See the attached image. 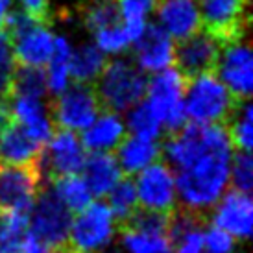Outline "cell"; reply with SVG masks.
I'll return each instance as SVG.
<instances>
[{
  "instance_id": "obj_1",
  "label": "cell",
  "mask_w": 253,
  "mask_h": 253,
  "mask_svg": "<svg viewBox=\"0 0 253 253\" xmlns=\"http://www.w3.org/2000/svg\"><path fill=\"white\" fill-rule=\"evenodd\" d=\"M229 161L231 150H211L177 170L176 192L181 207L200 214L211 209L229 183Z\"/></svg>"
},
{
  "instance_id": "obj_2",
  "label": "cell",
  "mask_w": 253,
  "mask_h": 253,
  "mask_svg": "<svg viewBox=\"0 0 253 253\" xmlns=\"http://www.w3.org/2000/svg\"><path fill=\"white\" fill-rule=\"evenodd\" d=\"M148 78L129 59H107L98 80L92 84L102 109L115 113L127 111L146 94Z\"/></svg>"
},
{
  "instance_id": "obj_3",
  "label": "cell",
  "mask_w": 253,
  "mask_h": 253,
  "mask_svg": "<svg viewBox=\"0 0 253 253\" xmlns=\"http://www.w3.org/2000/svg\"><path fill=\"white\" fill-rule=\"evenodd\" d=\"M239 102L212 71L187 80L183 106L187 119L196 124H224Z\"/></svg>"
},
{
  "instance_id": "obj_4",
  "label": "cell",
  "mask_w": 253,
  "mask_h": 253,
  "mask_svg": "<svg viewBox=\"0 0 253 253\" xmlns=\"http://www.w3.org/2000/svg\"><path fill=\"white\" fill-rule=\"evenodd\" d=\"M119 235L124 253H174L170 212L139 207L126 222L119 224Z\"/></svg>"
},
{
  "instance_id": "obj_5",
  "label": "cell",
  "mask_w": 253,
  "mask_h": 253,
  "mask_svg": "<svg viewBox=\"0 0 253 253\" xmlns=\"http://www.w3.org/2000/svg\"><path fill=\"white\" fill-rule=\"evenodd\" d=\"M185 85H187V78L176 67H169L161 72H155L148 80L146 104L159 119L161 126L167 127L169 133H176L187 124V115L183 106Z\"/></svg>"
},
{
  "instance_id": "obj_6",
  "label": "cell",
  "mask_w": 253,
  "mask_h": 253,
  "mask_svg": "<svg viewBox=\"0 0 253 253\" xmlns=\"http://www.w3.org/2000/svg\"><path fill=\"white\" fill-rule=\"evenodd\" d=\"M117 231V222L109 205L91 202L82 211L74 212L69 229V250L78 253H102Z\"/></svg>"
},
{
  "instance_id": "obj_7",
  "label": "cell",
  "mask_w": 253,
  "mask_h": 253,
  "mask_svg": "<svg viewBox=\"0 0 253 253\" xmlns=\"http://www.w3.org/2000/svg\"><path fill=\"white\" fill-rule=\"evenodd\" d=\"M72 212L65 207L52 190H39L28 212V229L39 242L56 252L69 250V229Z\"/></svg>"
},
{
  "instance_id": "obj_8",
  "label": "cell",
  "mask_w": 253,
  "mask_h": 253,
  "mask_svg": "<svg viewBox=\"0 0 253 253\" xmlns=\"http://www.w3.org/2000/svg\"><path fill=\"white\" fill-rule=\"evenodd\" d=\"M202 28L220 44L242 39L250 26V0H194Z\"/></svg>"
},
{
  "instance_id": "obj_9",
  "label": "cell",
  "mask_w": 253,
  "mask_h": 253,
  "mask_svg": "<svg viewBox=\"0 0 253 253\" xmlns=\"http://www.w3.org/2000/svg\"><path fill=\"white\" fill-rule=\"evenodd\" d=\"M102 111L100 100L92 85L74 84L69 85L56 102L50 106V115L54 126L67 131H84Z\"/></svg>"
},
{
  "instance_id": "obj_10",
  "label": "cell",
  "mask_w": 253,
  "mask_h": 253,
  "mask_svg": "<svg viewBox=\"0 0 253 253\" xmlns=\"http://www.w3.org/2000/svg\"><path fill=\"white\" fill-rule=\"evenodd\" d=\"M212 72L237 100H250L253 91V56L242 39L220 44Z\"/></svg>"
},
{
  "instance_id": "obj_11",
  "label": "cell",
  "mask_w": 253,
  "mask_h": 253,
  "mask_svg": "<svg viewBox=\"0 0 253 253\" xmlns=\"http://www.w3.org/2000/svg\"><path fill=\"white\" fill-rule=\"evenodd\" d=\"M42 177L37 165H6L0 163V211L30 212Z\"/></svg>"
},
{
  "instance_id": "obj_12",
  "label": "cell",
  "mask_w": 253,
  "mask_h": 253,
  "mask_svg": "<svg viewBox=\"0 0 253 253\" xmlns=\"http://www.w3.org/2000/svg\"><path fill=\"white\" fill-rule=\"evenodd\" d=\"M135 190L139 207L148 211L172 212L177 205L176 174L165 161H154L137 172Z\"/></svg>"
},
{
  "instance_id": "obj_13",
  "label": "cell",
  "mask_w": 253,
  "mask_h": 253,
  "mask_svg": "<svg viewBox=\"0 0 253 253\" xmlns=\"http://www.w3.org/2000/svg\"><path fill=\"white\" fill-rule=\"evenodd\" d=\"M85 161V148L74 131L67 129H54L46 144L42 146L41 157H39V172L44 181L54 179L59 176L69 174H80Z\"/></svg>"
},
{
  "instance_id": "obj_14",
  "label": "cell",
  "mask_w": 253,
  "mask_h": 253,
  "mask_svg": "<svg viewBox=\"0 0 253 253\" xmlns=\"http://www.w3.org/2000/svg\"><path fill=\"white\" fill-rule=\"evenodd\" d=\"M218 52H220V42L204 28H200L196 34L177 41L174 46L172 67H176L183 76L190 80L198 74L212 71L216 65Z\"/></svg>"
},
{
  "instance_id": "obj_15",
  "label": "cell",
  "mask_w": 253,
  "mask_h": 253,
  "mask_svg": "<svg viewBox=\"0 0 253 253\" xmlns=\"http://www.w3.org/2000/svg\"><path fill=\"white\" fill-rule=\"evenodd\" d=\"M212 207V225L227 231L235 239L248 240L252 237L253 204L250 192L231 189L227 194H222Z\"/></svg>"
},
{
  "instance_id": "obj_16",
  "label": "cell",
  "mask_w": 253,
  "mask_h": 253,
  "mask_svg": "<svg viewBox=\"0 0 253 253\" xmlns=\"http://www.w3.org/2000/svg\"><path fill=\"white\" fill-rule=\"evenodd\" d=\"M133 42L135 61L142 72L155 74L174 63V42L161 24H146L141 37Z\"/></svg>"
},
{
  "instance_id": "obj_17",
  "label": "cell",
  "mask_w": 253,
  "mask_h": 253,
  "mask_svg": "<svg viewBox=\"0 0 253 253\" xmlns=\"http://www.w3.org/2000/svg\"><path fill=\"white\" fill-rule=\"evenodd\" d=\"M9 109L11 117L24 131L37 141L39 144H46L54 133V122L50 115V107L44 106V98H32V96H9Z\"/></svg>"
},
{
  "instance_id": "obj_18",
  "label": "cell",
  "mask_w": 253,
  "mask_h": 253,
  "mask_svg": "<svg viewBox=\"0 0 253 253\" xmlns=\"http://www.w3.org/2000/svg\"><path fill=\"white\" fill-rule=\"evenodd\" d=\"M155 9L161 28L176 41H181L202 28V17L194 0H157Z\"/></svg>"
},
{
  "instance_id": "obj_19",
  "label": "cell",
  "mask_w": 253,
  "mask_h": 253,
  "mask_svg": "<svg viewBox=\"0 0 253 253\" xmlns=\"http://www.w3.org/2000/svg\"><path fill=\"white\" fill-rule=\"evenodd\" d=\"M42 144L34 141L24 127L11 120L0 129V163L6 165H37Z\"/></svg>"
},
{
  "instance_id": "obj_20",
  "label": "cell",
  "mask_w": 253,
  "mask_h": 253,
  "mask_svg": "<svg viewBox=\"0 0 253 253\" xmlns=\"http://www.w3.org/2000/svg\"><path fill=\"white\" fill-rule=\"evenodd\" d=\"M126 137V124L119 113L102 109L91 126L85 127L82 135V144L89 152H113L117 150L122 139Z\"/></svg>"
},
{
  "instance_id": "obj_21",
  "label": "cell",
  "mask_w": 253,
  "mask_h": 253,
  "mask_svg": "<svg viewBox=\"0 0 253 253\" xmlns=\"http://www.w3.org/2000/svg\"><path fill=\"white\" fill-rule=\"evenodd\" d=\"M80 172L91 194L98 198L107 196V192L122 179V170L111 152H91V155H85Z\"/></svg>"
},
{
  "instance_id": "obj_22",
  "label": "cell",
  "mask_w": 253,
  "mask_h": 253,
  "mask_svg": "<svg viewBox=\"0 0 253 253\" xmlns=\"http://www.w3.org/2000/svg\"><path fill=\"white\" fill-rule=\"evenodd\" d=\"M161 157V146L154 139L144 137H124L117 146V163L122 172L133 176L148 165H152Z\"/></svg>"
},
{
  "instance_id": "obj_23",
  "label": "cell",
  "mask_w": 253,
  "mask_h": 253,
  "mask_svg": "<svg viewBox=\"0 0 253 253\" xmlns=\"http://www.w3.org/2000/svg\"><path fill=\"white\" fill-rule=\"evenodd\" d=\"M106 63H107L106 54L96 44L84 42L76 50H72L71 63H69L71 80H74V84L92 85L98 80L100 72L104 71Z\"/></svg>"
},
{
  "instance_id": "obj_24",
  "label": "cell",
  "mask_w": 253,
  "mask_h": 253,
  "mask_svg": "<svg viewBox=\"0 0 253 253\" xmlns=\"http://www.w3.org/2000/svg\"><path fill=\"white\" fill-rule=\"evenodd\" d=\"M72 56V46L69 39L63 36H59L54 39V50H52V56H50L46 67V89L50 94H61V92L69 87L71 82V72H69V63H71Z\"/></svg>"
},
{
  "instance_id": "obj_25",
  "label": "cell",
  "mask_w": 253,
  "mask_h": 253,
  "mask_svg": "<svg viewBox=\"0 0 253 253\" xmlns=\"http://www.w3.org/2000/svg\"><path fill=\"white\" fill-rule=\"evenodd\" d=\"M50 190L71 212L82 211L92 202V194L80 174H69L50 179Z\"/></svg>"
},
{
  "instance_id": "obj_26",
  "label": "cell",
  "mask_w": 253,
  "mask_h": 253,
  "mask_svg": "<svg viewBox=\"0 0 253 253\" xmlns=\"http://www.w3.org/2000/svg\"><path fill=\"white\" fill-rule=\"evenodd\" d=\"M28 231V212L0 211V253H22Z\"/></svg>"
},
{
  "instance_id": "obj_27",
  "label": "cell",
  "mask_w": 253,
  "mask_h": 253,
  "mask_svg": "<svg viewBox=\"0 0 253 253\" xmlns=\"http://www.w3.org/2000/svg\"><path fill=\"white\" fill-rule=\"evenodd\" d=\"M157 0H119L120 22L126 30L129 41H137L146 28V17L155 9Z\"/></svg>"
},
{
  "instance_id": "obj_28",
  "label": "cell",
  "mask_w": 253,
  "mask_h": 253,
  "mask_svg": "<svg viewBox=\"0 0 253 253\" xmlns=\"http://www.w3.org/2000/svg\"><path fill=\"white\" fill-rule=\"evenodd\" d=\"M227 131L231 146L242 152H250L253 146V117L250 100H240L231 117L227 119Z\"/></svg>"
},
{
  "instance_id": "obj_29",
  "label": "cell",
  "mask_w": 253,
  "mask_h": 253,
  "mask_svg": "<svg viewBox=\"0 0 253 253\" xmlns=\"http://www.w3.org/2000/svg\"><path fill=\"white\" fill-rule=\"evenodd\" d=\"M80 19L84 22L85 30L94 34L98 30L120 22L119 6L113 0H89L80 9Z\"/></svg>"
},
{
  "instance_id": "obj_30",
  "label": "cell",
  "mask_w": 253,
  "mask_h": 253,
  "mask_svg": "<svg viewBox=\"0 0 253 253\" xmlns=\"http://www.w3.org/2000/svg\"><path fill=\"white\" fill-rule=\"evenodd\" d=\"M109 209H111L115 222H126L137 209H139V200H137V190H135V181L131 177H122L109 192Z\"/></svg>"
},
{
  "instance_id": "obj_31",
  "label": "cell",
  "mask_w": 253,
  "mask_h": 253,
  "mask_svg": "<svg viewBox=\"0 0 253 253\" xmlns=\"http://www.w3.org/2000/svg\"><path fill=\"white\" fill-rule=\"evenodd\" d=\"M46 76L39 67H21L17 65V71L11 84L9 96H32V98H44L46 96Z\"/></svg>"
},
{
  "instance_id": "obj_32",
  "label": "cell",
  "mask_w": 253,
  "mask_h": 253,
  "mask_svg": "<svg viewBox=\"0 0 253 253\" xmlns=\"http://www.w3.org/2000/svg\"><path fill=\"white\" fill-rule=\"evenodd\" d=\"M129 133L135 137H144V139H154L157 141L161 135V122L154 115L146 102H139L133 107L127 109V122H126Z\"/></svg>"
},
{
  "instance_id": "obj_33",
  "label": "cell",
  "mask_w": 253,
  "mask_h": 253,
  "mask_svg": "<svg viewBox=\"0 0 253 253\" xmlns=\"http://www.w3.org/2000/svg\"><path fill=\"white\" fill-rule=\"evenodd\" d=\"M17 71L11 41L6 30H0V100H7L11 94V84Z\"/></svg>"
},
{
  "instance_id": "obj_34",
  "label": "cell",
  "mask_w": 253,
  "mask_h": 253,
  "mask_svg": "<svg viewBox=\"0 0 253 253\" xmlns=\"http://www.w3.org/2000/svg\"><path fill=\"white\" fill-rule=\"evenodd\" d=\"M229 181L233 189L250 192L253 185V161L250 152L239 150L229 161Z\"/></svg>"
},
{
  "instance_id": "obj_35",
  "label": "cell",
  "mask_w": 253,
  "mask_h": 253,
  "mask_svg": "<svg viewBox=\"0 0 253 253\" xmlns=\"http://www.w3.org/2000/svg\"><path fill=\"white\" fill-rule=\"evenodd\" d=\"M94 39H96V46L104 54H120L131 44L122 22H117L113 26L94 32Z\"/></svg>"
},
{
  "instance_id": "obj_36",
  "label": "cell",
  "mask_w": 253,
  "mask_h": 253,
  "mask_svg": "<svg viewBox=\"0 0 253 253\" xmlns=\"http://www.w3.org/2000/svg\"><path fill=\"white\" fill-rule=\"evenodd\" d=\"M21 4H22V11L32 15L34 19H39V21H48L50 19V13H48L50 0H21Z\"/></svg>"
},
{
  "instance_id": "obj_37",
  "label": "cell",
  "mask_w": 253,
  "mask_h": 253,
  "mask_svg": "<svg viewBox=\"0 0 253 253\" xmlns=\"http://www.w3.org/2000/svg\"><path fill=\"white\" fill-rule=\"evenodd\" d=\"M22 253H59V252L52 250V248H48L46 244H42V242H39V240L28 231L26 239H24V244H22Z\"/></svg>"
},
{
  "instance_id": "obj_38",
  "label": "cell",
  "mask_w": 253,
  "mask_h": 253,
  "mask_svg": "<svg viewBox=\"0 0 253 253\" xmlns=\"http://www.w3.org/2000/svg\"><path fill=\"white\" fill-rule=\"evenodd\" d=\"M61 253H78V252H72V250H65V252H61Z\"/></svg>"
}]
</instances>
